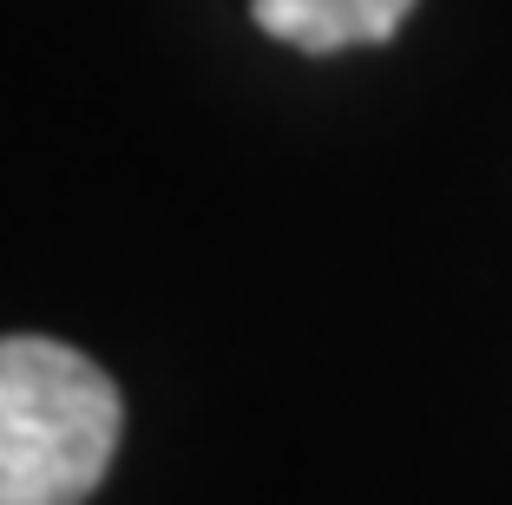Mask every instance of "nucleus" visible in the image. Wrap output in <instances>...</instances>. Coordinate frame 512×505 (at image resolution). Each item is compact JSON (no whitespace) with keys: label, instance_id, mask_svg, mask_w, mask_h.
Instances as JSON below:
<instances>
[{"label":"nucleus","instance_id":"f257e3e1","mask_svg":"<svg viewBox=\"0 0 512 505\" xmlns=\"http://www.w3.org/2000/svg\"><path fill=\"white\" fill-rule=\"evenodd\" d=\"M125 401L92 355L0 335V505H86L112 466Z\"/></svg>","mask_w":512,"mask_h":505},{"label":"nucleus","instance_id":"f03ea898","mask_svg":"<svg viewBox=\"0 0 512 505\" xmlns=\"http://www.w3.org/2000/svg\"><path fill=\"white\" fill-rule=\"evenodd\" d=\"M256 27L296 53H348L401 33L414 0H250Z\"/></svg>","mask_w":512,"mask_h":505}]
</instances>
